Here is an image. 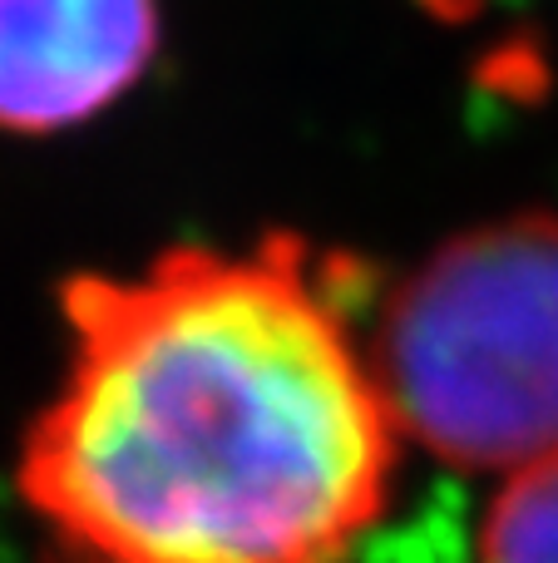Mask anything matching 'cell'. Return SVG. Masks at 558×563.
Here are the masks:
<instances>
[{
    "label": "cell",
    "instance_id": "7a4b0ae2",
    "mask_svg": "<svg viewBox=\"0 0 558 563\" xmlns=\"http://www.w3.org/2000/svg\"><path fill=\"white\" fill-rule=\"evenodd\" d=\"M371 366L401 435L465 470L558 455V213L460 228L386 297Z\"/></svg>",
    "mask_w": 558,
    "mask_h": 563
},
{
    "label": "cell",
    "instance_id": "6da1fadb",
    "mask_svg": "<svg viewBox=\"0 0 558 563\" xmlns=\"http://www.w3.org/2000/svg\"><path fill=\"white\" fill-rule=\"evenodd\" d=\"M69 361L20 495L104 563H342L401 426L336 267L292 233L168 247L59 291Z\"/></svg>",
    "mask_w": 558,
    "mask_h": 563
},
{
    "label": "cell",
    "instance_id": "5b68a950",
    "mask_svg": "<svg viewBox=\"0 0 558 563\" xmlns=\"http://www.w3.org/2000/svg\"><path fill=\"white\" fill-rule=\"evenodd\" d=\"M415 5H421L425 15H435V20H470L484 0H415Z\"/></svg>",
    "mask_w": 558,
    "mask_h": 563
},
{
    "label": "cell",
    "instance_id": "3957f363",
    "mask_svg": "<svg viewBox=\"0 0 558 563\" xmlns=\"http://www.w3.org/2000/svg\"><path fill=\"white\" fill-rule=\"evenodd\" d=\"M158 0H0V134H65L148 75Z\"/></svg>",
    "mask_w": 558,
    "mask_h": 563
},
{
    "label": "cell",
    "instance_id": "277c9868",
    "mask_svg": "<svg viewBox=\"0 0 558 563\" xmlns=\"http://www.w3.org/2000/svg\"><path fill=\"white\" fill-rule=\"evenodd\" d=\"M480 563H558V455L510 475L480 525Z\"/></svg>",
    "mask_w": 558,
    "mask_h": 563
}]
</instances>
